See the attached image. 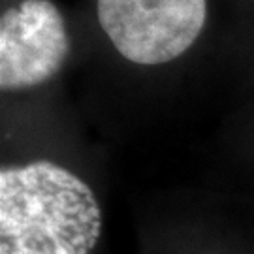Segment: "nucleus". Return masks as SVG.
<instances>
[{"mask_svg": "<svg viewBox=\"0 0 254 254\" xmlns=\"http://www.w3.org/2000/svg\"><path fill=\"white\" fill-rule=\"evenodd\" d=\"M102 211L87 183L47 160L0 172V254H91Z\"/></svg>", "mask_w": 254, "mask_h": 254, "instance_id": "1", "label": "nucleus"}, {"mask_svg": "<svg viewBox=\"0 0 254 254\" xmlns=\"http://www.w3.org/2000/svg\"><path fill=\"white\" fill-rule=\"evenodd\" d=\"M70 51L63 13L49 0H23L0 19V87H36L61 70Z\"/></svg>", "mask_w": 254, "mask_h": 254, "instance_id": "3", "label": "nucleus"}, {"mask_svg": "<svg viewBox=\"0 0 254 254\" xmlns=\"http://www.w3.org/2000/svg\"><path fill=\"white\" fill-rule=\"evenodd\" d=\"M109 42L136 64L170 63L200 36L207 0H96Z\"/></svg>", "mask_w": 254, "mask_h": 254, "instance_id": "2", "label": "nucleus"}]
</instances>
